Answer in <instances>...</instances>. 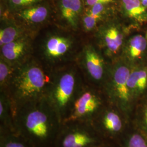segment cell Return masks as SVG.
I'll list each match as a JSON object with an SVG mask.
<instances>
[{
	"instance_id": "cell-1",
	"label": "cell",
	"mask_w": 147,
	"mask_h": 147,
	"mask_svg": "<svg viewBox=\"0 0 147 147\" xmlns=\"http://www.w3.org/2000/svg\"><path fill=\"white\" fill-rule=\"evenodd\" d=\"M62 124L47 98L27 103L15 112V131L33 147H53Z\"/></svg>"
},
{
	"instance_id": "cell-2",
	"label": "cell",
	"mask_w": 147,
	"mask_h": 147,
	"mask_svg": "<svg viewBox=\"0 0 147 147\" xmlns=\"http://www.w3.org/2000/svg\"><path fill=\"white\" fill-rule=\"evenodd\" d=\"M83 37L81 32L51 24L37 32L33 56L51 69L74 63L85 41Z\"/></svg>"
},
{
	"instance_id": "cell-3",
	"label": "cell",
	"mask_w": 147,
	"mask_h": 147,
	"mask_svg": "<svg viewBox=\"0 0 147 147\" xmlns=\"http://www.w3.org/2000/svg\"><path fill=\"white\" fill-rule=\"evenodd\" d=\"M49 68L34 56L16 67L5 92L14 111L32 101L47 98L53 78Z\"/></svg>"
},
{
	"instance_id": "cell-4",
	"label": "cell",
	"mask_w": 147,
	"mask_h": 147,
	"mask_svg": "<svg viewBox=\"0 0 147 147\" xmlns=\"http://www.w3.org/2000/svg\"><path fill=\"white\" fill-rule=\"evenodd\" d=\"M86 82L75 62L54 69L53 78L47 99L62 123L68 117Z\"/></svg>"
},
{
	"instance_id": "cell-5",
	"label": "cell",
	"mask_w": 147,
	"mask_h": 147,
	"mask_svg": "<svg viewBox=\"0 0 147 147\" xmlns=\"http://www.w3.org/2000/svg\"><path fill=\"white\" fill-rule=\"evenodd\" d=\"M104 141L92 123H62L53 147H100Z\"/></svg>"
},
{
	"instance_id": "cell-6",
	"label": "cell",
	"mask_w": 147,
	"mask_h": 147,
	"mask_svg": "<svg viewBox=\"0 0 147 147\" xmlns=\"http://www.w3.org/2000/svg\"><path fill=\"white\" fill-rule=\"evenodd\" d=\"M110 72L102 88L108 102L125 115L131 96L127 86L130 70L125 65L118 63Z\"/></svg>"
},
{
	"instance_id": "cell-7",
	"label": "cell",
	"mask_w": 147,
	"mask_h": 147,
	"mask_svg": "<svg viewBox=\"0 0 147 147\" xmlns=\"http://www.w3.org/2000/svg\"><path fill=\"white\" fill-rule=\"evenodd\" d=\"M75 63L87 84L98 88L102 86L103 88L107 79L105 62L93 44L84 41Z\"/></svg>"
},
{
	"instance_id": "cell-8",
	"label": "cell",
	"mask_w": 147,
	"mask_h": 147,
	"mask_svg": "<svg viewBox=\"0 0 147 147\" xmlns=\"http://www.w3.org/2000/svg\"><path fill=\"white\" fill-rule=\"evenodd\" d=\"M108 102L105 103L99 88L86 84L74 102L68 117L64 122L92 121Z\"/></svg>"
},
{
	"instance_id": "cell-9",
	"label": "cell",
	"mask_w": 147,
	"mask_h": 147,
	"mask_svg": "<svg viewBox=\"0 0 147 147\" xmlns=\"http://www.w3.org/2000/svg\"><path fill=\"white\" fill-rule=\"evenodd\" d=\"M125 115L108 102L92 121L95 130L104 142L114 143L125 131Z\"/></svg>"
},
{
	"instance_id": "cell-10",
	"label": "cell",
	"mask_w": 147,
	"mask_h": 147,
	"mask_svg": "<svg viewBox=\"0 0 147 147\" xmlns=\"http://www.w3.org/2000/svg\"><path fill=\"white\" fill-rule=\"evenodd\" d=\"M9 15L27 30L37 32L54 23L55 9L53 0L45 1Z\"/></svg>"
},
{
	"instance_id": "cell-11",
	"label": "cell",
	"mask_w": 147,
	"mask_h": 147,
	"mask_svg": "<svg viewBox=\"0 0 147 147\" xmlns=\"http://www.w3.org/2000/svg\"><path fill=\"white\" fill-rule=\"evenodd\" d=\"M54 23L64 28L81 32V21L84 12L83 0H53Z\"/></svg>"
},
{
	"instance_id": "cell-12",
	"label": "cell",
	"mask_w": 147,
	"mask_h": 147,
	"mask_svg": "<svg viewBox=\"0 0 147 147\" xmlns=\"http://www.w3.org/2000/svg\"><path fill=\"white\" fill-rule=\"evenodd\" d=\"M37 32H28L0 47V56L18 67L33 56V45Z\"/></svg>"
},
{
	"instance_id": "cell-13",
	"label": "cell",
	"mask_w": 147,
	"mask_h": 147,
	"mask_svg": "<svg viewBox=\"0 0 147 147\" xmlns=\"http://www.w3.org/2000/svg\"><path fill=\"white\" fill-rule=\"evenodd\" d=\"M95 30L97 42L104 49L106 55L109 57L116 56L124 41V34L120 26L115 22L107 21Z\"/></svg>"
},
{
	"instance_id": "cell-14",
	"label": "cell",
	"mask_w": 147,
	"mask_h": 147,
	"mask_svg": "<svg viewBox=\"0 0 147 147\" xmlns=\"http://www.w3.org/2000/svg\"><path fill=\"white\" fill-rule=\"evenodd\" d=\"M0 47L11 42L28 32L9 14L0 16Z\"/></svg>"
},
{
	"instance_id": "cell-15",
	"label": "cell",
	"mask_w": 147,
	"mask_h": 147,
	"mask_svg": "<svg viewBox=\"0 0 147 147\" xmlns=\"http://www.w3.org/2000/svg\"><path fill=\"white\" fill-rule=\"evenodd\" d=\"M0 131H15L14 111L7 94L0 92Z\"/></svg>"
},
{
	"instance_id": "cell-16",
	"label": "cell",
	"mask_w": 147,
	"mask_h": 147,
	"mask_svg": "<svg viewBox=\"0 0 147 147\" xmlns=\"http://www.w3.org/2000/svg\"><path fill=\"white\" fill-rule=\"evenodd\" d=\"M123 12L140 22L147 21V8L142 5L140 0H121Z\"/></svg>"
},
{
	"instance_id": "cell-17",
	"label": "cell",
	"mask_w": 147,
	"mask_h": 147,
	"mask_svg": "<svg viewBox=\"0 0 147 147\" xmlns=\"http://www.w3.org/2000/svg\"><path fill=\"white\" fill-rule=\"evenodd\" d=\"M115 147H147V139L138 132L125 131L117 141L112 143Z\"/></svg>"
},
{
	"instance_id": "cell-18",
	"label": "cell",
	"mask_w": 147,
	"mask_h": 147,
	"mask_svg": "<svg viewBox=\"0 0 147 147\" xmlns=\"http://www.w3.org/2000/svg\"><path fill=\"white\" fill-rule=\"evenodd\" d=\"M0 147H33L16 131H0Z\"/></svg>"
},
{
	"instance_id": "cell-19",
	"label": "cell",
	"mask_w": 147,
	"mask_h": 147,
	"mask_svg": "<svg viewBox=\"0 0 147 147\" xmlns=\"http://www.w3.org/2000/svg\"><path fill=\"white\" fill-rule=\"evenodd\" d=\"M47 0H1L0 13L11 14Z\"/></svg>"
},
{
	"instance_id": "cell-20",
	"label": "cell",
	"mask_w": 147,
	"mask_h": 147,
	"mask_svg": "<svg viewBox=\"0 0 147 147\" xmlns=\"http://www.w3.org/2000/svg\"><path fill=\"white\" fill-rule=\"evenodd\" d=\"M127 86L132 95L133 92H141L147 86V70L142 69L131 72L127 81Z\"/></svg>"
},
{
	"instance_id": "cell-21",
	"label": "cell",
	"mask_w": 147,
	"mask_h": 147,
	"mask_svg": "<svg viewBox=\"0 0 147 147\" xmlns=\"http://www.w3.org/2000/svg\"><path fill=\"white\" fill-rule=\"evenodd\" d=\"M147 39L141 35H136L130 39L127 47V53L131 59L139 57L147 48Z\"/></svg>"
},
{
	"instance_id": "cell-22",
	"label": "cell",
	"mask_w": 147,
	"mask_h": 147,
	"mask_svg": "<svg viewBox=\"0 0 147 147\" xmlns=\"http://www.w3.org/2000/svg\"><path fill=\"white\" fill-rule=\"evenodd\" d=\"M16 67L0 56V92H5Z\"/></svg>"
},
{
	"instance_id": "cell-23",
	"label": "cell",
	"mask_w": 147,
	"mask_h": 147,
	"mask_svg": "<svg viewBox=\"0 0 147 147\" xmlns=\"http://www.w3.org/2000/svg\"><path fill=\"white\" fill-rule=\"evenodd\" d=\"M112 5L97 3L87 8H84V13L94 18L100 23L103 21L111 11Z\"/></svg>"
},
{
	"instance_id": "cell-24",
	"label": "cell",
	"mask_w": 147,
	"mask_h": 147,
	"mask_svg": "<svg viewBox=\"0 0 147 147\" xmlns=\"http://www.w3.org/2000/svg\"><path fill=\"white\" fill-rule=\"evenodd\" d=\"M118 0H83L84 8L89 7L97 3L112 5L117 2Z\"/></svg>"
},
{
	"instance_id": "cell-25",
	"label": "cell",
	"mask_w": 147,
	"mask_h": 147,
	"mask_svg": "<svg viewBox=\"0 0 147 147\" xmlns=\"http://www.w3.org/2000/svg\"><path fill=\"white\" fill-rule=\"evenodd\" d=\"M100 147H115L112 143L105 142Z\"/></svg>"
},
{
	"instance_id": "cell-26",
	"label": "cell",
	"mask_w": 147,
	"mask_h": 147,
	"mask_svg": "<svg viewBox=\"0 0 147 147\" xmlns=\"http://www.w3.org/2000/svg\"><path fill=\"white\" fill-rule=\"evenodd\" d=\"M143 121L145 125L147 126V108L144 110L143 115Z\"/></svg>"
},
{
	"instance_id": "cell-27",
	"label": "cell",
	"mask_w": 147,
	"mask_h": 147,
	"mask_svg": "<svg viewBox=\"0 0 147 147\" xmlns=\"http://www.w3.org/2000/svg\"><path fill=\"white\" fill-rule=\"evenodd\" d=\"M142 5L147 8V0H140Z\"/></svg>"
},
{
	"instance_id": "cell-28",
	"label": "cell",
	"mask_w": 147,
	"mask_h": 147,
	"mask_svg": "<svg viewBox=\"0 0 147 147\" xmlns=\"http://www.w3.org/2000/svg\"><path fill=\"white\" fill-rule=\"evenodd\" d=\"M146 39H147V34H146Z\"/></svg>"
},
{
	"instance_id": "cell-29",
	"label": "cell",
	"mask_w": 147,
	"mask_h": 147,
	"mask_svg": "<svg viewBox=\"0 0 147 147\" xmlns=\"http://www.w3.org/2000/svg\"><path fill=\"white\" fill-rule=\"evenodd\" d=\"M100 147H101V146H100Z\"/></svg>"
}]
</instances>
